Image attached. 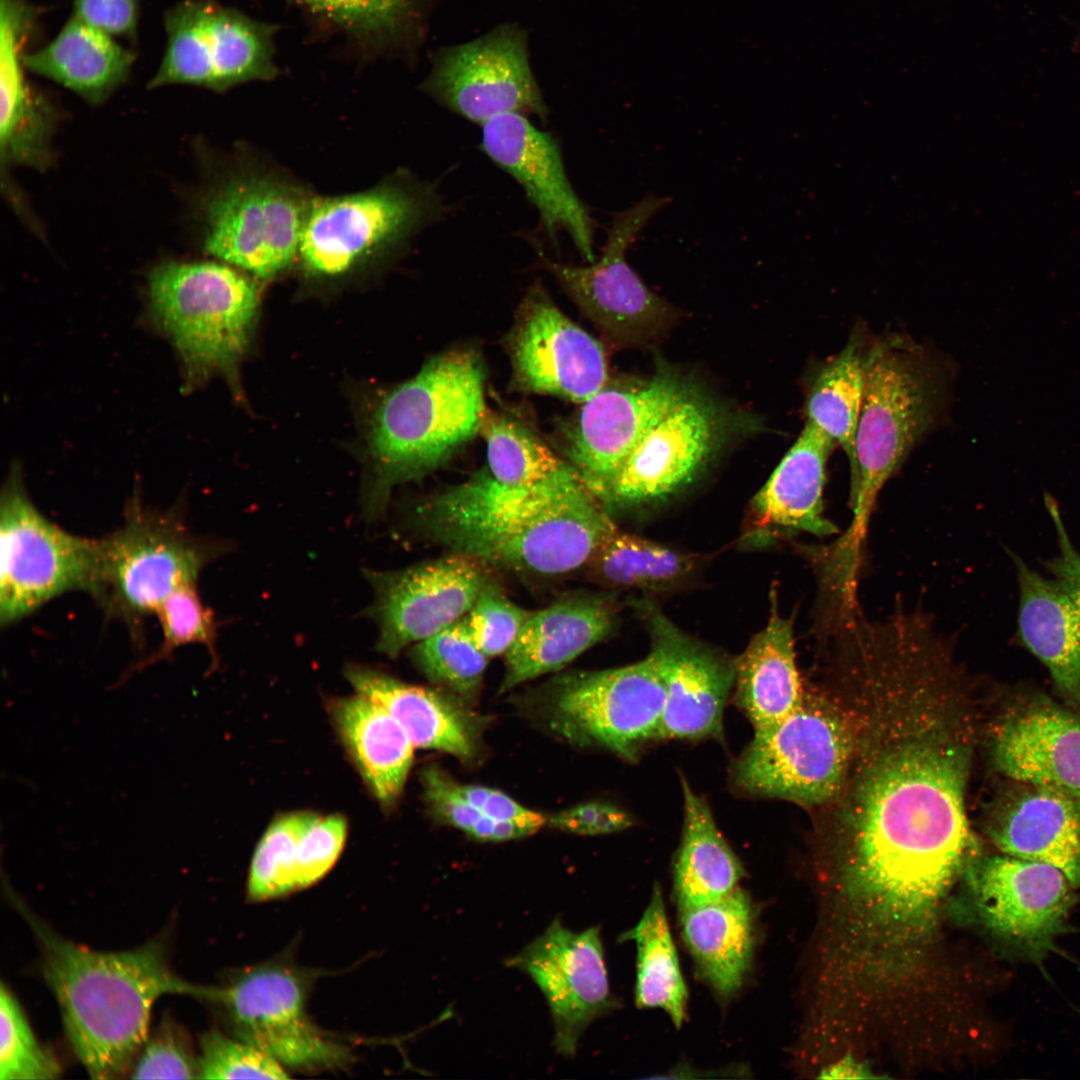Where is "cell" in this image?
Wrapping results in <instances>:
<instances>
[{
    "mask_svg": "<svg viewBox=\"0 0 1080 1080\" xmlns=\"http://www.w3.org/2000/svg\"><path fill=\"white\" fill-rule=\"evenodd\" d=\"M856 728L848 799L827 886L895 919L928 915L979 856L965 792L971 746L952 704L960 690L916 674L870 691Z\"/></svg>",
    "mask_w": 1080,
    "mask_h": 1080,
    "instance_id": "cell-1",
    "label": "cell"
},
{
    "mask_svg": "<svg viewBox=\"0 0 1080 1080\" xmlns=\"http://www.w3.org/2000/svg\"><path fill=\"white\" fill-rule=\"evenodd\" d=\"M415 520L451 553L542 576L587 564L618 529L568 461L531 486L504 484L480 471L419 505Z\"/></svg>",
    "mask_w": 1080,
    "mask_h": 1080,
    "instance_id": "cell-2",
    "label": "cell"
},
{
    "mask_svg": "<svg viewBox=\"0 0 1080 1080\" xmlns=\"http://www.w3.org/2000/svg\"><path fill=\"white\" fill-rule=\"evenodd\" d=\"M13 904L33 931L41 972L54 994L65 1033L93 1079H116L132 1068L149 1036L154 1003L181 994L208 1000L211 986L179 977L163 937L127 951L102 952L66 939L16 896Z\"/></svg>",
    "mask_w": 1080,
    "mask_h": 1080,
    "instance_id": "cell-3",
    "label": "cell"
},
{
    "mask_svg": "<svg viewBox=\"0 0 1080 1080\" xmlns=\"http://www.w3.org/2000/svg\"><path fill=\"white\" fill-rule=\"evenodd\" d=\"M484 416V370L471 351L437 355L385 393L369 420L367 514L382 512L395 485L445 462L480 432Z\"/></svg>",
    "mask_w": 1080,
    "mask_h": 1080,
    "instance_id": "cell-4",
    "label": "cell"
},
{
    "mask_svg": "<svg viewBox=\"0 0 1080 1080\" xmlns=\"http://www.w3.org/2000/svg\"><path fill=\"white\" fill-rule=\"evenodd\" d=\"M940 400L938 370L919 346L900 336L868 345L856 462L850 471L853 519L832 543L841 558L861 561L877 496L933 425Z\"/></svg>",
    "mask_w": 1080,
    "mask_h": 1080,
    "instance_id": "cell-5",
    "label": "cell"
},
{
    "mask_svg": "<svg viewBox=\"0 0 1080 1080\" xmlns=\"http://www.w3.org/2000/svg\"><path fill=\"white\" fill-rule=\"evenodd\" d=\"M148 282L151 317L175 345L187 380L222 374L237 389L258 314L255 284L213 262L161 263Z\"/></svg>",
    "mask_w": 1080,
    "mask_h": 1080,
    "instance_id": "cell-6",
    "label": "cell"
},
{
    "mask_svg": "<svg viewBox=\"0 0 1080 1080\" xmlns=\"http://www.w3.org/2000/svg\"><path fill=\"white\" fill-rule=\"evenodd\" d=\"M855 747V719L828 697L805 693L787 717L754 731L730 783L745 796L824 804L844 787Z\"/></svg>",
    "mask_w": 1080,
    "mask_h": 1080,
    "instance_id": "cell-7",
    "label": "cell"
},
{
    "mask_svg": "<svg viewBox=\"0 0 1080 1080\" xmlns=\"http://www.w3.org/2000/svg\"><path fill=\"white\" fill-rule=\"evenodd\" d=\"M218 552L217 545L189 531L177 510H152L135 499L121 527L100 539L96 600L141 642L145 618L173 591L197 583Z\"/></svg>",
    "mask_w": 1080,
    "mask_h": 1080,
    "instance_id": "cell-8",
    "label": "cell"
},
{
    "mask_svg": "<svg viewBox=\"0 0 1080 1080\" xmlns=\"http://www.w3.org/2000/svg\"><path fill=\"white\" fill-rule=\"evenodd\" d=\"M0 624L9 626L64 593L100 587V539L67 532L40 512L17 467L0 499Z\"/></svg>",
    "mask_w": 1080,
    "mask_h": 1080,
    "instance_id": "cell-9",
    "label": "cell"
},
{
    "mask_svg": "<svg viewBox=\"0 0 1080 1080\" xmlns=\"http://www.w3.org/2000/svg\"><path fill=\"white\" fill-rule=\"evenodd\" d=\"M439 208L431 186L402 176L366 191L312 199L297 257L310 276H344L398 248Z\"/></svg>",
    "mask_w": 1080,
    "mask_h": 1080,
    "instance_id": "cell-10",
    "label": "cell"
},
{
    "mask_svg": "<svg viewBox=\"0 0 1080 1080\" xmlns=\"http://www.w3.org/2000/svg\"><path fill=\"white\" fill-rule=\"evenodd\" d=\"M167 44L151 89L173 84L223 91L271 80L276 27L211 0H182L164 15Z\"/></svg>",
    "mask_w": 1080,
    "mask_h": 1080,
    "instance_id": "cell-11",
    "label": "cell"
},
{
    "mask_svg": "<svg viewBox=\"0 0 1080 1080\" xmlns=\"http://www.w3.org/2000/svg\"><path fill=\"white\" fill-rule=\"evenodd\" d=\"M669 198L649 194L612 220L601 257L586 266L554 261L540 253L550 273L579 309L618 344H639L672 320V306L646 286L630 267L626 252Z\"/></svg>",
    "mask_w": 1080,
    "mask_h": 1080,
    "instance_id": "cell-12",
    "label": "cell"
},
{
    "mask_svg": "<svg viewBox=\"0 0 1080 1080\" xmlns=\"http://www.w3.org/2000/svg\"><path fill=\"white\" fill-rule=\"evenodd\" d=\"M665 697L660 667L650 651L627 666L562 678L549 710L552 725L567 739L634 760L645 745L658 740Z\"/></svg>",
    "mask_w": 1080,
    "mask_h": 1080,
    "instance_id": "cell-13",
    "label": "cell"
},
{
    "mask_svg": "<svg viewBox=\"0 0 1080 1080\" xmlns=\"http://www.w3.org/2000/svg\"><path fill=\"white\" fill-rule=\"evenodd\" d=\"M311 201L278 176L239 174L207 202L205 249L258 278L275 277L298 256Z\"/></svg>",
    "mask_w": 1080,
    "mask_h": 1080,
    "instance_id": "cell-14",
    "label": "cell"
},
{
    "mask_svg": "<svg viewBox=\"0 0 1080 1080\" xmlns=\"http://www.w3.org/2000/svg\"><path fill=\"white\" fill-rule=\"evenodd\" d=\"M972 916L991 936L1032 960L1064 934L1075 887L1048 864L1004 853L978 856L964 877Z\"/></svg>",
    "mask_w": 1080,
    "mask_h": 1080,
    "instance_id": "cell-15",
    "label": "cell"
},
{
    "mask_svg": "<svg viewBox=\"0 0 1080 1080\" xmlns=\"http://www.w3.org/2000/svg\"><path fill=\"white\" fill-rule=\"evenodd\" d=\"M209 1001L224 1009L237 1037L286 1069H334L350 1059L345 1045L312 1022L304 983L289 967L268 963L249 968L227 986H213Z\"/></svg>",
    "mask_w": 1080,
    "mask_h": 1080,
    "instance_id": "cell-16",
    "label": "cell"
},
{
    "mask_svg": "<svg viewBox=\"0 0 1080 1080\" xmlns=\"http://www.w3.org/2000/svg\"><path fill=\"white\" fill-rule=\"evenodd\" d=\"M482 566L450 553L401 570H366L374 592L367 614L379 628L377 650L396 657L466 616L488 580Z\"/></svg>",
    "mask_w": 1080,
    "mask_h": 1080,
    "instance_id": "cell-17",
    "label": "cell"
},
{
    "mask_svg": "<svg viewBox=\"0 0 1080 1080\" xmlns=\"http://www.w3.org/2000/svg\"><path fill=\"white\" fill-rule=\"evenodd\" d=\"M514 383L526 392L584 403L608 383L601 343L572 322L535 284L507 339Z\"/></svg>",
    "mask_w": 1080,
    "mask_h": 1080,
    "instance_id": "cell-18",
    "label": "cell"
},
{
    "mask_svg": "<svg viewBox=\"0 0 1080 1080\" xmlns=\"http://www.w3.org/2000/svg\"><path fill=\"white\" fill-rule=\"evenodd\" d=\"M688 386L660 373L635 384H606L581 404L566 432V458L603 503L625 461Z\"/></svg>",
    "mask_w": 1080,
    "mask_h": 1080,
    "instance_id": "cell-19",
    "label": "cell"
},
{
    "mask_svg": "<svg viewBox=\"0 0 1080 1080\" xmlns=\"http://www.w3.org/2000/svg\"><path fill=\"white\" fill-rule=\"evenodd\" d=\"M506 965L526 973L544 995L562 1056H574L586 1028L613 1006L597 927L574 932L554 919Z\"/></svg>",
    "mask_w": 1080,
    "mask_h": 1080,
    "instance_id": "cell-20",
    "label": "cell"
},
{
    "mask_svg": "<svg viewBox=\"0 0 1080 1080\" xmlns=\"http://www.w3.org/2000/svg\"><path fill=\"white\" fill-rule=\"evenodd\" d=\"M423 89L466 119L483 124L508 112L545 119L523 35L502 27L438 57Z\"/></svg>",
    "mask_w": 1080,
    "mask_h": 1080,
    "instance_id": "cell-21",
    "label": "cell"
},
{
    "mask_svg": "<svg viewBox=\"0 0 1080 1080\" xmlns=\"http://www.w3.org/2000/svg\"><path fill=\"white\" fill-rule=\"evenodd\" d=\"M720 435L717 408L688 387L627 458L604 506H640L674 494L702 470Z\"/></svg>",
    "mask_w": 1080,
    "mask_h": 1080,
    "instance_id": "cell-22",
    "label": "cell"
},
{
    "mask_svg": "<svg viewBox=\"0 0 1080 1080\" xmlns=\"http://www.w3.org/2000/svg\"><path fill=\"white\" fill-rule=\"evenodd\" d=\"M665 686L658 740L721 738L734 659L680 630L654 605L638 604Z\"/></svg>",
    "mask_w": 1080,
    "mask_h": 1080,
    "instance_id": "cell-23",
    "label": "cell"
},
{
    "mask_svg": "<svg viewBox=\"0 0 1080 1080\" xmlns=\"http://www.w3.org/2000/svg\"><path fill=\"white\" fill-rule=\"evenodd\" d=\"M481 147L522 186L553 242L564 231L581 256L593 262L594 221L568 180L555 139L524 114L508 112L482 124Z\"/></svg>",
    "mask_w": 1080,
    "mask_h": 1080,
    "instance_id": "cell-24",
    "label": "cell"
},
{
    "mask_svg": "<svg viewBox=\"0 0 1080 1080\" xmlns=\"http://www.w3.org/2000/svg\"><path fill=\"white\" fill-rule=\"evenodd\" d=\"M988 744L994 768L1009 780L1080 799V711L1041 693L1018 694L996 717Z\"/></svg>",
    "mask_w": 1080,
    "mask_h": 1080,
    "instance_id": "cell-25",
    "label": "cell"
},
{
    "mask_svg": "<svg viewBox=\"0 0 1080 1080\" xmlns=\"http://www.w3.org/2000/svg\"><path fill=\"white\" fill-rule=\"evenodd\" d=\"M994 805L987 834L1004 854L1051 865L1080 887V799L1014 782Z\"/></svg>",
    "mask_w": 1080,
    "mask_h": 1080,
    "instance_id": "cell-26",
    "label": "cell"
},
{
    "mask_svg": "<svg viewBox=\"0 0 1080 1080\" xmlns=\"http://www.w3.org/2000/svg\"><path fill=\"white\" fill-rule=\"evenodd\" d=\"M835 442L806 422L801 434L753 497L745 539L768 544L784 534L823 537L838 527L824 516L826 463Z\"/></svg>",
    "mask_w": 1080,
    "mask_h": 1080,
    "instance_id": "cell-27",
    "label": "cell"
},
{
    "mask_svg": "<svg viewBox=\"0 0 1080 1080\" xmlns=\"http://www.w3.org/2000/svg\"><path fill=\"white\" fill-rule=\"evenodd\" d=\"M617 607L607 596L583 595L531 612L505 656L500 691L557 671L605 639Z\"/></svg>",
    "mask_w": 1080,
    "mask_h": 1080,
    "instance_id": "cell-28",
    "label": "cell"
},
{
    "mask_svg": "<svg viewBox=\"0 0 1080 1080\" xmlns=\"http://www.w3.org/2000/svg\"><path fill=\"white\" fill-rule=\"evenodd\" d=\"M1019 591L1016 640L1047 669L1065 704L1080 711V617L1054 579L1008 551Z\"/></svg>",
    "mask_w": 1080,
    "mask_h": 1080,
    "instance_id": "cell-29",
    "label": "cell"
},
{
    "mask_svg": "<svg viewBox=\"0 0 1080 1080\" xmlns=\"http://www.w3.org/2000/svg\"><path fill=\"white\" fill-rule=\"evenodd\" d=\"M345 674L358 694L381 705L400 724L414 747L463 761L477 754L483 721L461 700L367 667L350 666Z\"/></svg>",
    "mask_w": 1080,
    "mask_h": 1080,
    "instance_id": "cell-30",
    "label": "cell"
},
{
    "mask_svg": "<svg viewBox=\"0 0 1080 1080\" xmlns=\"http://www.w3.org/2000/svg\"><path fill=\"white\" fill-rule=\"evenodd\" d=\"M767 624L734 659L735 702L754 731L791 714L805 691L796 664L793 618L778 608L777 590L770 593Z\"/></svg>",
    "mask_w": 1080,
    "mask_h": 1080,
    "instance_id": "cell-31",
    "label": "cell"
},
{
    "mask_svg": "<svg viewBox=\"0 0 1080 1080\" xmlns=\"http://www.w3.org/2000/svg\"><path fill=\"white\" fill-rule=\"evenodd\" d=\"M135 60V52L114 36L73 15L52 41L24 55L27 71L70 89L94 106L128 79Z\"/></svg>",
    "mask_w": 1080,
    "mask_h": 1080,
    "instance_id": "cell-32",
    "label": "cell"
},
{
    "mask_svg": "<svg viewBox=\"0 0 1080 1080\" xmlns=\"http://www.w3.org/2000/svg\"><path fill=\"white\" fill-rule=\"evenodd\" d=\"M679 912L683 940L700 974L719 994L734 993L750 967L754 947L747 895L737 888L715 902Z\"/></svg>",
    "mask_w": 1080,
    "mask_h": 1080,
    "instance_id": "cell-33",
    "label": "cell"
},
{
    "mask_svg": "<svg viewBox=\"0 0 1080 1080\" xmlns=\"http://www.w3.org/2000/svg\"><path fill=\"white\" fill-rule=\"evenodd\" d=\"M331 714L362 778L383 806H391L413 761L406 732L381 705L358 693L335 700Z\"/></svg>",
    "mask_w": 1080,
    "mask_h": 1080,
    "instance_id": "cell-34",
    "label": "cell"
},
{
    "mask_svg": "<svg viewBox=\"0 0 1080 1080\" xmlns=\"http://www.w3.org/2000/svg\"><path fill=\"white\" fill-rule=\"evenodd\" d=\"M684 821L674 865L679 908L715 902L738 888L743 866L718 829L707 802L681 778Z\"/></svg>",
    "mask_w": 1080,
    "mask_h": 1080,
    "instance_id": "cell-35",
    "label": "cell"
},
{
    "mask_svg": "<svg viewBox=\"0 0 1080 1080\" xmlns=\"http://www.w3.org/2000/svg\"><path fill=\"white\" fill-rule=\"evenodd\" d=\"M867 348L865 336L858 332L852 335L840 353L819 370L806 402L807 422L841 446L850 471L856 462Z\"/></svg>",
    "mask_w": 1080,
    "mask_h": 1080,
    "instance_id": "cell-36",
    "label": "cell"
},
{
    "mask_svg": "<svg viewBox=\"0 0 1080 1080\" xmlns=\"http://www.w3.org/2000/svg\"><path fill=\"white\" fill-rule=\"evenodd\" d=\"M624 939L633 940L637 948V1006L662 1009L680 1028L686 1017L688 993L658 887L641 919L624 934Z\"/></svg>",
    "mask_w": 1080,
    "mask_h": 1080,
    "instance_id": "cell-37",
    "label": "cell"
},
{
    "mask_svg": "<svg viewBox=\"0 0 1080 1080\" xmlns=\"http://www.w3.org/2000/svg\"><path fill=\"white\" fill-rule=\"evenodd\" d=\"M701 561L697 554L617 529L587 564L609 586L662 591L687 581Z\"/></svg>",
    "mask_w": 1080,
    "mask_h": 1080,
    "instance_id": "cell-38",
    "label": "cell"
},
{
    "mask_svg": "<svg viewBox=\"0 0 1080 1080\" xmlns=\"http://www.w3.org/2000/svg\"><path fill=\"white\" fill-rule=\"evenodd\" d=\"M480 432L486 442L487 471L501 483L535 485L567 463L532 431L512 419L485 414Z\"/></svg>",
    "mask_w": 1080,
    "mask_h": 1080,
    "instance_id": "cell-39",
    "label": "cell"
},
{
    "mask_svg": "<svg viewBox=\"0 0 1080 1080\" xmlns=\"http://www.w3.org/2000/svg\"><path fill=\"white\" fill-rule=\"evenodd\" d=\"M2 161L40 171L53 162L51 139L55 112L31 86L0 92Z\"/></svg>",
    "mask_w": 1080,
    "mask_h": 1080,
    "instance_id": "cell-40",
    "label": "cell"
},
{
    "mask_svg": "<svg viewBox=\"0 0 1080 1080\" xmlns=\"http://www.w3.org/2000/svg\"><path fill=\"white\" fill-rule=\"evenodd\" d=\"M317 814L294 812L277 817L259 841L249 869L247 894L255 902L298 891L300 838Z\"/></svg>",
    "mask_w": 1080,
    "mask_h": 1080,
    "instance_id": "cell-41",
    "label": "cell"
},
{
    "mask_svg": "<svg viewBox=\"0 0 1080 1080\" xmlns=\"http://www.w3.org/2000/svg\"><path fill=\"white\" fill-rule=\"evenodd\" d=\"M413 658L430 681L467 700L476 695L489 659L474 641L465 616L417 643Z\"/></svg>",
    "mask_w": 1080,
    "mask_h": 1080,
    "instance_id": "cell-42",
    "label": "cell"
},
{
    "mask_svg": "<svg viewBox=\"0 0 1080 1080\" xmlns=\"http://www.w3.org/2000/svg\"><path fill=\"white\" fill-rule=\"evenodd\" d=\"M63 1069L55 1054L36 1038L29 1021L5 983L0 988V1079L46 1080Z\"/></svg>",
    "mask_w": 1080,
    "mask_h": 1080,
    "instance_id": "cell-43",
    "label": "cell"
},
{
    "mask_svg": "<svg viewBox=\"0 0 1080 1080\" xmlns=\"http://www.w3.org/2000/svg\"><path fill=\"white\" fill-rule=\"evenodd\" d=\"M162 631V641L150 656L132 665L125 676L149 665L167 660L176 649L188 644L204 645L215 660L216 623L213 612L204 605L196 583L173 591L155 612Z\"/></svg>",
    "mask_w": 1080,
    "mask_h": 1080,
    "instance_id": "cell-44",
    "label": "cell"
},
{
    "mask_svg": "<svg viewBox=\"0 0 1080 1080\" xmlns=\"http://www.w3.org/2000/svg\"><path fill=\"white\" fill-rule=\"evenodd\" d=\"M311 12L371 46L386 44L400 32L414 0H296Z\"/></svg>",
    "mask_w": 1080,
    "mask_h": 1080,
    "instance_id": "cell-45",
    "label": "cell"
},
{
    "mask_svg": "<svg viewBox=\"0 0 1080 1080\" xmlns=\"http://www.w3.org/2000/svg\"><path fill=\"white\" fill-rule=\"evenodd\" d=\"M200 1079H287V1069L253 1044L217 1029L200 1038Z\"/></svg>",
    "mask_w": 1080,
    "mask_h": 1080,
    "instance_id": "cell-46",
    "label": "cell"
},
{
    "mask_svg": "<svg viewBox=\"0 0 1080 1080\" xmlns=\"http://www.w3.org/2000/svg\"><path fill=\"white\" fill-rule=\"evenodd\" d=\"M530 613L487 580L465 619L477 646L490 658L507 653Z\"/></svg>",
    "mask_w": 1080,
    "mask_h": 1080,
    "instance_id": "cell-47",
    "label": "cell"
},
{
    "mask_svg": "<svg viewBox=\"0 0 1080 1080\" xmlns=\"http://www.w3.org/2000/svg\"><path fill=\"white\" fill-rule=\"evenodd\" d=\"M198 1075V1057L186 1033L169 1017L148 1036L131 1071L133 1079H192Z\"/></svg>",
    "mask_w": 1080,
    "mask_h": 1080,
    "instance_id": "cell-48",
    "label": "cell"
},
{
    "mask_svg": "<svg viewBox=\"0 0 1080 1080\" xmlns=\"http://www.w3.org/2000/svg\"><path fill=\"white\" fill-rule=\"evenodd\" d=\"M347 823L341 815L319 816L303 832L298 846V890L321 880L343 849Z\"/></svg>",
    "mask_w": 1080,
    "mask_h": 1080,
    "instance_id": "cell-49",
    "label": "cell"
},
{
    "mask_svg": "<svg viewBox=\"0 0 1080 1080\" xmlns=\"http://www.w3.org/2000/svg\"><path fill=\"white\" fill-rule=\"evenodd\" d=\"M550 827L578 835H602L623 831L633 825L632 816L607 802L576 805L547 817Z\"/></svg>",
    "mask_w": 1080,
    "mask_h": 1080,
    "instance_id": "cell-50",
    "label": "cell"
},
{
    "mask_svg": "<svg viewBox=\"0 0 1080 1080\" xmlns=\"http://www.w3.org/2000/svg\"><path fill=\"white\" fill-rule=\"evenodd\" d=\"M422 779L425 798L434 814L469 835L484 815L458 793L455 782L440 769L426 768Z\"/></svg>",
    "mask_w": 1080,
    "mask_h": 1080,
    "instance_id": "cell-51",
    "label": "cell"
},
{
    "mask_svg": "<svg viewBox=\"0 0 1080 1080\" xmlns=\"http://www.w3.org/2000/svg\"><path fill=\"white\" fill-rule=\"evenodd\" d=\"M73 16L114 36L137 39L140 0H72Z\"/></svg>",
    "mask_w": 1080,
    "mask_h": 1080,
    "instance_id": "cell-52",
    "label": "cell"
},
{
    "mask_svg": "<svg viewBox=\"0 0 1080 1080\" xmlns=\"http://www.w3.org/2000/svg\"><path fill=\"white\" fill-rule=\"evenodd\" d=\"M1044 501L1056 531L1058 553L1043 565L1070 597L1080 617V553L1069 537L1056 500L1046 494Z\"/></svg>",
    "mask_w": 1080,
    "mask_h": 1080,
    "instance_id": "cell-53",
    "label": "cell"
},
{
    "mask_svg": "<svg viewBox=\"0 0 1080 1080\" xmlns=\"http://www.w3.org/2000/svg\"><path fill=\"white\" fill-rule=\"evenodd\" d=\"M458 793L482 815L496 820L514 821L528 825L537 831L547 824V817L530 810L505 793L489 787L458 784Z\"/></svg>",
    "mask_w": 1080,
    "mask_h": 1080,
    "instance_id": "cell-54",
    "label": "cell"
}]
</instances>
